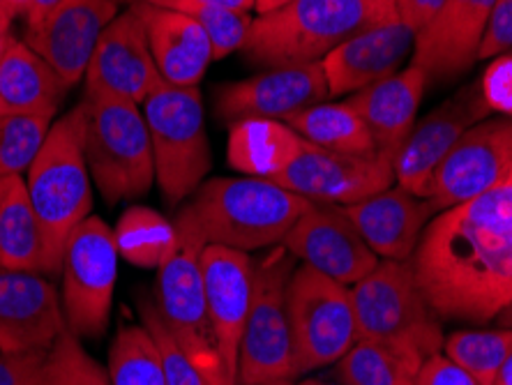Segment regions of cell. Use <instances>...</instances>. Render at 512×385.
Instances as JSON below:
<instances>
[{
  "instance_id": "obj_22",
  "label": "cell",
  "mask_w": 512,
  "mask_h": 385,
  "mask_svg": "<svg viewBox=\"0 0 512 385\" xmlns=\"http://www.w3.org/2000/svg\"><path fill=\"white\" fill-rule=\"evenodd\" d=\"M499 0H446L416 37L413 65L432 79H455L478 60L487 21Z\"/></svg>"
},
{
  "instance_id": "obj_20",
  "label": "cell",
  "mask_w": 512,
  "mask_h": 385,
  "mask_svg": "<svg viewBox=\"0 0 512 385\" xmlns=\"http://www.w3.org/2000/svg\"><path fill=\"white\" fill-rule=\"evenodd\" d=\"M162 83L150 54L146 28L130 7L104 28L86 70V90L143 104Z\"/></svg>"
},
{
  "instance_id": "obj_3",
  "label": "cell",
  "mask_w": 512,
  "mask_h": 385,
  "mask_svg": "<svg viewBox=\"0 0 512 385\" xmlns=\"http://www.w3.org/2000/svg\"><path fill=\"white\" fill-rule=\"evenodd\" d=\"M312 201L284 190L270 180L210 178L183 208L192 217L206 245L254 252L282 245L286 233Z\"/></svg>"
},
{
  "instance_id": "obj_10",
  "label": "cell",
  "mask_w": 512,
  "mask_h": 385,
  "mask_svg": "<svg viewBox=\"0 0 512 385\" xmlns=\"http://www.w3.org/2000/svg\"><path fill=\"white\" fill-rule=\"evenodd\" d=\"M293 256L280 245L254 263V291L238 356L240 385H277L293 381L291 332L286 314V286Z\"/></svg>"
},
{
  "instance_id": "obj_41",
  "label": "cell",
  "mask_w": 512,
  "mask_h": 385,
  "mask_svg": "<svg viewBox=\"0 0 512 385\" xmlns=\"http://www.w3.org/2000/svg\"><path fill=\"white\" fill-rule=\"evenodd\" d=\"M416 385H480L473 376L455 365L446 353H434L420 367Z\"/></svg>"
},
{
  "instance_id": "obj_1",
  "label": "cell",
  "mask_w": 512,
  "mask_h": 385,
  "mask_svg": "<svg viewBox=\"0 0 512 385\" xmlns=\"http://www.w3.org/2000/svg\"><path fill=\"white\" fill-rule=\"evenodd\" d=\"M413 268L439 316L494 321L512 303V169L471 201L436 213Z\"/></svg>"
},
{
  "instance_id": "obj_27",
  "label": "cell",
  "mask_w": 512,
  "mask_h": 385,
  "mask_svg": "<svg viewBox=\"0 0 512 385\" xmlns=\"http://www.w3.org/2000/svg\"><path fill=\"white\" fill-rule=\"evenodd\" d=\"M0 273H40L49 277L42 226L28 199L26 180L3 178L0 192Z\"/></svg>"
},
{
  "instance_id": "obj_11",
  "label": "cell",
  "mask_w": 512,
  "mask_h": 385,
  "mask_svg": "<svg viewBox=\"0 0 512 385\" xmlns=\"http://www.w3.org/2000/svg\"><path fill=\"white\" fill-rule=\"evenodd\" d=\"M63 314L79 339H100L109 326L118 277L114 229L90 215L67 238L63 266Z\"/></svg>"
},
{
  "instance_id": "obj_39",
  "label": "cell",
  "mask_w": 512,
  "mask_h": 385,
  "mask_svg": "<svg viewBox=\"0 0 512 385\" xmlns=\"http://www.w3.org/2000/svg\"><path fill=\"white\" fill-rule=\"evenodd\" d=\"M480 88L492 113L512 118V51L496 56L480 79Z\"/></svg>"
},
{
  "instance_id": "obj_45",
  "label": "cell",
  "mask_w": 512,
  "mask_h": 385,
  "mask_svg": "<svg viewBox=\"0 0 512 385\" xmlns=\"http://www.w3.org/2000/svg\"><path fill=\"white\" fill-rule=\"evenodd\" d=\"M289 3H291V0H254L256 17H266V14L282 10V7L289 5Z\"/></svg>"
},
{
  "instance_id": "obj_32",
  "label": "cell",
  "mask_w": 512,
  "mask_h": 385,
  "mask_svg": "<svg viewBox=\"0 0 512 385\" xmlns=\"http://www.w3.org/2000/svg\"><path fill=\"white\" fill-rule=\"evenodd\" d=\"M111 385H167L162 358L146 326H120L109 349Z\"/></svg>"
},
{
  "instance_id": "obj_19",
  "label": "cell",
  "mask_w": 512,
  "mask_h": 385,
  "mask_svg": "<svg viewBox=\"0 0 512 385\" xmlns=\"http://www.w3.org/2000/svg\"><path fill=\"white\" fill-rule=\"evenodd\" d=\"M65 330L63 303L47 275L0 273V353H49Z\"/></svg>"
},
{
  "instance_id": "obj_17",
  "label": "cell",
  "mask_w": 512,
  "mask_h": 385,
  "mask_svg": "<svg viewBox=\"0 0 512 385\" xmlns=\"http://www.w3.org/2000/svg\"><path fill=\"white\" fill-rule=\"evenodd\" d=\"M328 81L321 63L282 65L233 81L217 93V116L229 125L240 120H286L300 109L326 102Z\"/></svg>"
},
{
  "instance_id": "obj_35",
  "label": "cell",
  "mask_w": 512,
  "mask_h": 385,
  "mask_svg": "<svg viewBox=\"0 0 512 385\" xmlns=\"http://www.w3.org/2000/svg\"><path fill=\"white\" fill-rule=\"evenodd\" d=\"M139 316L141 323L148 328L150 335H153L157 351H160L164 376H167V385H208L203 379L201 372L194 367L190 356L180 349V344L173 339V335L164 323L157 303L150 298L139 300Z\"/></svg>"
},
{
  "instance_id": "obj_44",
  "label": "cell",
  "mask_w": 512,
  "mask_h": 385,
  "mask_svg": "<svg viewBox=\"0 0 512 385\" xmlns=\"http://www.w3.org/2000/svg\"><path fill=\"white\" fill-rule=\"evenodd\" d=\"M58 3L60 0H24V14L28 19V28L40 24V21L47 17Z\"/></svg>"
},
{
  "instance_id": "obj_15",
  "label": "cell",
  "mask_w": 512,
  "mask_h": 385,
  "mask_svg": "<svg viewBox=\"0 0 512 385\" xmlns=\"http://www.w3.org/2000/svg\"><path fill=\"white\" fill-rule=\"evenodd\" d=\"M208 319L224 376L238 385V356L254 291V261L240 249L206 245L201 252Z\"/></svg>"
},
{
  "instance_id": "obj_21",
  "label": "cell",
  "mask_w": 512,
  "mask_h": 385,
  "mask_svg": "<svg viewBox=\"0 0 512 385\" xmlns=\"http://www.w3.org/2000/svg\"><path fill=\"white\" fill-rule=\"evenodd\" d=\"M418 33L402 21L367 28L321 60L330 97L353 95L372 83L393 77L413 49Z\"/></svg>"
},
{
  "instance_id": "obj_52",
  "label": "cell",
  "mask_w": 512,
  "mask_h": 385,
  "mask_svg": "<svg viewBox=\"0 0 512 385\" xmlns=\"http://www.w3.org/2000/svg\"><path fill=\"white\" fill-rule=\"evenodd\" d=\"M116 3H137V0H116Z\"/></svg>"
},
{
  "instance_id": "obj_16",
  "label": "cell",
  "mask_w": 512,
  "mask_h": 385,
  "mask_svg": "<svg viewBox=\"0 0 512 385\" xmlns=\"http://www.w3.org/2000/svg\"><path fill=\"white\" fill-rule=\"evenodd\" d=\"M282 245L305 266L344 286L358 284L379 263V256L344 215L342 206L326 203H312L286 233Z\"/></svg>"
},
{
  "instance_id": "obj_38",
  "label": "cell",
  "mask_w": 512,
  "mask_h": 385,
  "mask_svg": "<svg viewBox=\"0 0 512 385\" xmlns=\"http://www.w3.org/2000/svg\"><path fill=\"white\" fill-rule=\"evenodd\" d=\"M0 385H56L49 369V353H0Z\"/></svg>"
},
{
  "instance_id": "obj_8",
  "label": "cell",
  "mask_w": 512,
  "mask_h": 385,
  "mask_svg": "<svg viewBox=\"0 0 512 385\" xmlns=\"http://www.w3.org/2000/svg\"><path fill=\"white\" fill-rule=\"evenodd\" d=\"M173 224L178 229V245L169 261L157 268V309L173 339L190 356L208 385H231L220 365L208 319L201 273V252L206 240L185 210H180Z\"/></svg>"
},
{
  "instance_id": "obj_46",
  "label": "cell",
  "mask_w": 512,
  "mask_h": 385,
  "mask_svg": "<svg viewBox=\"0 0 512 385\" xmlns=\"http://www.w3.org/2000/svg\"><path fill=\"white\" fill-rule=\"evenodd\" d=\"M10 24H12V17H7V14L0 12V58H3L7 44H10Z\"/></svg>"
},
{
  "instance_id": "obj_36",
  "label": "cell",
  "mask_w": 512,
  "mask_h": 385,
  "mask_svg": "<svg viewBox=\"0 0 512 385\" xmlns=\"http://www.w3.org/2000/svg\"><path fill=\"white\" fill-rule=\"evenodd\" d=\"M187 14H192L201 24L213 49V60L227 58L233 51L243 49L254 24L250 12L233 10V7H197Z\"/></svg>"
},
{
  "instance_id": "obj_9",
  "label": "cell",
  "mask_w": 512,
  "mask_h": 385,
  "mask_svg": "<svg viewBox=\"0 0 512 385\" xmlns=\"http://www.w3.org/2000/svg\"><path fill=\"white\" fill-rule=\"evenodd\" d=\"M293 379L335 365L356 344V312L351 286L310 266L293 270L286 286Z\"/></svg>"
},
{
  "instance_id": "obj_7",
  "label": "cell",
  "mask_w": 512,
  "mask_h": 385,
  "mask_svg": "<svg viewBox=\"0 0 512 385\" xmlns=\"http://www.w3.org/2000/svg\"><path fill=\"white\" fill-rule=\"evenodd\" d=\"M155 157V178L171 206H178L206 183L213 153L206 132L199 88L157 86L143 102Z\"/></svg>"
},
{
  "instance_id": "obj_26",
  "label": "cell",
  "mask_w": 512,
  "mask_h": 385,
  "mask_svg": "<svg viewBox=\"0 0 512 385\" xmlns=\"http://www.w3.org/2000/svg\"><path fill=\"white\" fill-rule=\"evenodd\" d=\"M70 86L26 42L10 40L0 58V116H56Z\"/></svg>"
},
{
  "instance_id": "obj_25",
  "label": "cell",
  "mask_w": 512,
  "mask_h": 385,
  "mask_svg": "<svg viewBox=\"0 0 512 385\" xmlns=\"http://www.w3.org/2000/svg\"><path fill=\"white\" fill-rule=\"evenodd\" d=\"M427 83V74L411 63L406 70L372 83V86L358 90L346 100L370 127L376 150L386 160L395 162L399 148L404 146V141L416 127L418 107Z\"/></svg>"
},
{
  "instance_id": "obj_2",
  "label": "cell",
  "mask_w": 512,
  "mask_h": 385,
  "mask_svg": "<svg viewBox=\"0 0 512 385\" xmlns=\"http://www.w3.org/2000/svg\"><path fill=\"white\" fill-rule=\"evenodd\" d=\"M395 19V0H291L254 19L243 51L268 67L321 63L353 35Z\"/></svg>"
},
{
  "instance_id": "obj_4",
  "label": "cell",
  "mask_w": 512,
  "mask_h": 385,
  "mask_svg": "<svg viewBox=\"0 0 512 385\" xmlns=\"http://www.w3.org/2000/svg\"><path fill=\"white\" fill-rule=\"evenodd\" d=\"M26 190L42 226L49 277H56L63 266L67 238L93 210L86 162V116L81 104L51 125L28 169Z\"/></svg>"
},
{
  "instance_id": "obj_5",
  "label": "cell",
  "mask_w": 512,
  "mask_h": 385,
  "mask_svg": "<svg viewBox=\"0 0 512 385\" xmlns=\"http://www.w3.org/2000/svg\"><path fill=\"white\" fill-rule=\"evenodd\" d=\"M358 339H374L427 360L443 351L439 314L418 282L413 259L376 263L370 275L351 286Z\"/></svg>"
},
{
  "instance_id": "obj_12",
  "label": "cell",
  "mask_w": 512,
  "mask_h": 385,
  "mask_svg": "<svg viewBox=\"0 0 512 385\" xmlns=\"http://www.w3.org/2000/svg\"><path fill=\"white\" fill-rule=\"evenodd\" d=\"M284 190L326 206H351L395 183L393 162L374 155H346L305 139L296 157L270 180Z\"/></svg>"
},
{
  "instance_id": "obj_13",
  "label": "cell",
  "mask_w": 512,
  "mask_h": 385,
  "mask_svg": "<svg viewBox=\"0 0 512 385\" xmlns=\"http://www.w3.org/2000/svg\"><path fill=\"white\" fill-rule=\"evenodd\" d=\"M512 169V118L496 116L473 125L434 171L425 199L434 213L471 201Z\"/></svg>"
},
{
  "instance_id": "obj_29",
  "label": "cell",
  "mask_w": 512,
  "mask_h": 385,
  "mask_svg": "<svg viewBox=\"0 0 512 385\" xmlns=\"http://www.w3.org/2000/svg\"><path fill=\"white\" fill-rule=\"evenodd\" d=\"M314 146L346 155H374V137L349 102H319L284 120Z\"/></svg>"
},
{
  "instance_id": "obj_51",
  "label": "cell",
  "mask_w": 512,
  "mask_h": 385,
  "mask_svg": "<svg viewBox=\"0 0 512 385\" xmlns=\"http://www.w3.org/2000/svg\"><path fill=\"white\" fill-rule=\"evenodd\" d=\"M148 3L160 5V7H169V5H171V0H148Z\"/></svg>"
},
{
  "instance_id": "obj_31",
  "label": "cell",
  "mask_w": 512,
  "mask_h": 385,
  "mask_svg": "<svg viewBox=\"0 0 512 385\" xmlns=\"http://www.w3.org/2000/svg\"><path fill=\"white\" fill-rule=\"evenodd\" d=\"M420 367L423 360L411 353L374 339H356L335 362V374L342 385H416Z\"/></svg>"
},
{
  "instance_id": "obj_18",
  "label": "cell",
  "mask_w": 512,
  "mask_h": 385,
  "mask_svg": "<svg viewBox=\"0 0 512 385\" xmlns=\"http://www.w3.org/2000/svg\"><path fill=\"white\" fill-rule=\"evenodd\" d=\"M116 17V0H60L40 24L28 28L26 44L72 88L86 74L104 28Z\"/></svg>"
},
{
  "instance_id": "obj_23",
  "label": "cell",
  "mask_w": 512,
  "mask_h": 385,
  "mask_svg": "<svg viewBox=\"0 0 512 385\" xmlns=\"http://www.w3.org/2000/svg\"><path fill=\"white\" fill-rule=\"evenodd\" d=\"M342 210L372 252L388 261L413 259L423 231L436 215L427 199L399 185Z\"/></svg>"
},
{
  "instance_id": "obj_42",
  "label": "cell",
  "mask_w": 512,
  "mask_h": 385,
  "mask_svg": "<svg viewBox=\"0 0 512 385\" xmlns=\"http://www.w3.org/2000/svg\"><path fill=\"white\" fill-rule=\"evenodd\" d=\"M443 3L446 0H395V12L402 24L420 33L436 19Z\"/></svg>"
},
{
  "instance_id": "obj_54",
  "label": "cell",
  "mask_w": 512,
  "mask_h": 385,
  "mask_svg": "<svg viewBox=\"0 0 512 385\" xmlns=\"http://www.w3.org/2000/svg\"><path fill=\"white\" fill-rule=\"evenodd\" d=\"M0 192H3V178H0Z\"/></svg>"
},
{
  "instance_id": "obj_49",
  "label": "cell",
  "mask_w": 512,
  "mask_h": 385,
  "mask_svg": "<svg viewBox=\"0 0 512 385\" xmlns=\"http://www.w3.org/2000/svg\"><path fill=\"white\" fill-rule=\"evenodd\" d=\"M496 323H499V328H512V303L508 307H503L499 314H496Z\"/></svg>"
},
{
  "instance_id": "obj_40",
  "label": "cell",
  "mask_w": 512,
  "mask_h": 385,
  "mask_svg": "<svg viewBox=\"0 0 512 385\" xmlns=\"http://www.w3.org/2000/svg\"><path fill=\"white\" fill-rule=\"evenodd\" d=\"M512 51V0H499L487 21L478 60H489Z\"/></svg>"
},
{
  "instance_id": "obj_33",
  "label": "cell",
  "mask_w": 512,
  "mask_h": 385,
  "mask_svg": "<svg viewBox=\"0 0 512 385\" xmlns=\"http://www.w3.org/2000/svg\"><path fill=\"white\" fill-rule=\"evenodd\" d=\"M443 353L480 385H494L496 374L512 356V328L457 330L446 337Z\"/></svg>"
},
{
  "instance_id": "obj_14",
  "label": "cell",
  "mask_w": 512,
  "mask_h": 385,
  "mask_svg": "<svg viewBox=\"0 0 512 385\" xmlns=\"http://www.w3.org/2000/svg\"><path fill=\"white\" fill-rule=\"evenodd\" d=\"M489 116H492V109L487 107L480 81L459 88L441 107L418 120L409 139L399 148L393 162L397 185L425 199L439 164L473 125Z\"/></svg>"
},
{
  "instance_id": "obj_47",
  "label": "cell",
  "mask_w": 512,
  "mask_h": 385,
  "mask_svg": "<svg viewBox=\"0 0 512 385\" xmlns=\"http://www.w3.org/2000/svg\"><path fill=\"white\" fill-rule=\"evenodd\" d=\"M0 12L14 19L19 12H24V0H0Z\"/></svg>"
},
{
  "instance_id": "obj_6",
  "label": "cell",
  "mask_w": 512,
  "mask_h": 385,
  "mask_svg": "<svg viewBox=\"0 0 512 385\" xmlns=\"http://www.w3.org/2000/svg\"><path fill=\"white\" fill-rule=\"evenodd\" d=\"M86 162L97 190L109 203L137 199L155 180L148 123L139 104L86 90Z\"/></svg>"
},
{
  "instance_id": "obj_50",
  "label": "cell",
  "mask_w": 512,
  "mask_h": 385,
  "mask_svg": "<svg viewBox=\"0 0 512 385\" xmlns=\"http://www.w3.org/2000/svg\"><path fill=\"white\" fill-rule=\"evenodd\" d=\"M296 385H342V383H330V381H321V379H305Z\"/></svg>"
},
{
  "instance_id": "obj_34",
  "label": "cell",
  "mask_w": 512,
  "mask_h": 385,
  "mask_svg": "<svg viewBox=\"0 0 512 385\" xmlns=\"http://www.w3.org/2000/svg\"><path fill=\"white\" fill-rule=\"evenodd\" d=\"M51 116H0V178L30 169L51 130Z\"/></svg>"
},
{
  "instance_id": "obj_53",
  "label": "cell",
  "mask_w": 512,
  "mask_h": 385,
  "mask_svg": "<svg viewBox=\"0 0 512 385\" xmlns=\"http://www.w3.org/2000/svg\"><path fill=\"white\" fill-rule=\"evenodd\" d=\"M277 385H296V381H284V383H277Z\"/></svg>"
},
{
  "instance_id": "obj_37",
  "label": "cell",
  "mask_w": 512,
  "mask_h": 385,
  "mask_svg": "<svg viewBox=\"0 0 512 385\" xmlns=\"http://www.w3.org/2000/svg\"><path fill=\"white\" fill-rule=\"evenodd\" d=\"M49 369L56 385H111L107 369L88 356L70 330H65L49 351Z\"/></svg>"
},
{
  "instance_id": "obj_24",
  "label": "cell",
  "mask_w": 512,
  "mask_h": 385,
  "mask_svg": "<svg viewBox=\"0 0 512 385\" xmlns=\"http://www.w3.org/2000/svg\"><path fill=\"white\" fill-rule=\"evenodd\" d=\"M132 10L146 28L150 54L162 81L173 88H197L213 63V49L199 21L192 14L148 0L132 3Z\"/></svg>"
},
{
  "instance_id": "obj_43",
  "label": "cell",
  "mask_w": 512,
  "mask_h": 385,
  "mask_svg": "<svg viewBox=\"0 0 512 385\" xmlns=\"http://www.w3.org/2000/svg\"><path fill=\"white\" fill-rule=\"evenodd\" d=\"M171 10L190 12L197 7H233V10H254V0H171Z\"/></svg>"
},
{
  "instance_id": "obj_30",
  "label": "cell",
  "mask_w": 512,
  "mask_h": 385,
  "mask_svg": "<svg viewBox=\"0 0 512 385\" xmlns=\"http://www.w3.org/2000/svg\"><path fill=\"white\" fill-rule=\"evenodd\" d=\"M118 256L137 268L157 270L176 252L178 229L167 217L146 206H132L114 226Z\"/></svg>"
},
{
  "instance_id": "obj_28",
  "label": "cell",
  "mask_w": 512,
  "mask_h": 385,
  "mask_svg": "<svg viewBox=\"0 0 512 385\" xmlns=\"http://www.w3.org/2000/svg\"><path fill=\"white\" fill-rule=\"evenodd\" d=\"M303 143L305 139L284 120H240L229 125L227 160L238 173L273 180Z\"/></svg>"
},
{
  "instance_id": "obj_48",
  "label": "cell",
  "mask_w": 512,
  "mask_h": 385,
  "mask_svg": "<svg viewBox=\"0 0 512 385\" xmlns=\"http://www.w3.org/2000/svg\"><path fill=\"white\" fill-rule=\"evenodd\" d=\"M494 385H512V356L506 360V365L501 367V372L496 374Z\"/></svg>"
}]
</instances>
